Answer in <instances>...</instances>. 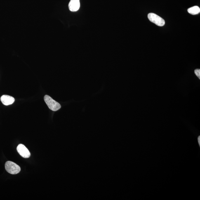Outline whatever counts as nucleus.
Returning a JSON list of instances; mask_svg holds the SVG:
<instances>
[{
	"mask_svg": "<svg viewBox=\"0 0 200 200\" xmlns=\"http://www.w3.org/2000/svg\"><path fill=\"white\" fill-rule=\"evenodd\" d=\"M80 7V0H71L69 4V9L71 11H77Z\"/></svg>",
	"mask_w": 200,
	"mask_h": 200,
	"instance_id": "nucleus-5",
	"label": "nucleus"
},
{
	"mask_svg": "<svg viewBox=\"0 0 200 200\" xmlns=\"http://www.w3.org/2000/svg\"><path fill=\"white\" fill-rule=\"evenodd\" d=\"M5 168L7 172L11 174H16L20 173V168L15 163L13 162H6L5 164Z\"/></svg>",
	"mask_w": 200,
	"mask_h": 200,
	"instance_id": "nucleus-2",
	"label": "nucleus"
},
{
	"mask_svg": "<svg viewBox=\"0 0 200 200\" xmlns=\"http://www.w3.org/2000/svg\"><path fill=\"white\" fill-rule=\"evenodd\" d=\"M200 136L198 137V143L199 144V145L200 146Z\"/></svg>",
	"mask_w": 200,
	"mask_h": 200,
	"instance_id": "nucleus-9",
	"label": "nucleus"
},
{
	"mask_svg": "<svg viewBox=\"0 0 200 200\" xmlns=\"http://www.w3.org/2000/svg\"><path fill=\"white\" fill-rule=\"evenodd\" d=\"M44 100L45 103L49 109L53 111H56L60 109L61 106L58 102L56 101L49 96L46 95L44 96Z\"/></svg>",
	"mask_w": 200,
	"mask_h": 200,
	"instance_id": "nucleus-1",
	"label": "nucleus"
},
{
	"mask_svg": "<svg viewBox=\"0 0 200 200\" xmlns=\"http://www.w3.org/2000/svg\"><path fill=\"white\" fill-rule=\"evenodd\" d=\"M19 154L22 157L27 158L30 157L31 154L27 147L22 144H20L17 147Z\"/></svg>",
	"mask_w": 200,
	"mask_h": 200,
	"instance_id": "nucleus-4",
	"label": "nucleus"
},
{
	"mask_svg": "<svg viewBox=\"0 0 200 200\" xmlns=\"http://www.w3.org/2000/svg\"><path fill=\"white\" fill-rule=\"evenodd\" d=\"M1 100L3 105L8 106L12 105L14 102L15 100L13 97L7 95H3L1 97Z\"/></svg>",
	"mask_w": 200,
	"mask_h": 200,
	"instance_id": "nucleus-6",
	"label": "nucleus"
},
{
	"mask_svg": "<svg viewBox=\"0 0 200 200\" xmlns=\"http://www.w3.org/2000/svg\"><path fill=\"white\" fill-rule=\"evenodd\" d=\"M195 73L197 77L200 79V69H196L195 71Z\"/></svg>",
	"mask_w": 200,
	"mask_h": 200,
	"instance_id": "nucleus-8",
	"label": "nucleus"
},
{
	"mask_svg": "<svg viewBox=\"0 0 200 200\" xmlns=\"http://www.w3.org/2000/svg\"><path fill=\"white\" fill-rule=\"evenodd\" d=\"M147 17L151 22L158 26L162 27L165 25V20L155 13H149Z\"/></svg>",
	"mask_w": 200,
	"mask_h": 200,
	"instance_id": "nucleus-3",
	"label": "nucleus"
},
{
	"mask_svg": "<svg viewBox=\"0 0 200 200\" xmlns=\"http://www.w3.org/2000/svg\"><path fill=\"white\" fill-rule=\"evenodd\" d=\"M187 12L191 15H197L200 13V9L198 6H194L189 8L187 9Z\"/></svg>",
	"mask_w": 200,
	"mask_h": 200,
	"instance_id": "nucleus-7",
	"label": "nucleus"
}]
</instances>
